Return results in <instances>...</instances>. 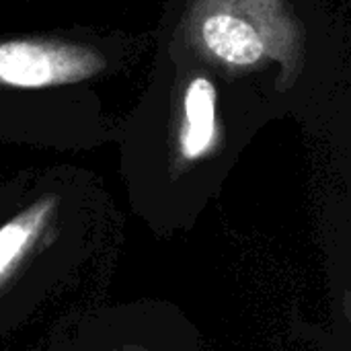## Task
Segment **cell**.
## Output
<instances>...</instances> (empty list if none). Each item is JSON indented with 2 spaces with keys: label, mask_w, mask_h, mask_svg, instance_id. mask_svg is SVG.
Segmentation results:
<instances>
[{
  "label": "cell",
  "mask_w": 351,
  "mask_h": 351,
  "mask_svg": "<svg viewBox=\"0 0 351 351\" xmlns=\"http://www.w3.org/2000/svg\"><path fill=\"white\" fill-rule=\"evenodd\" d=\"M177 35L276 115H321L350 84L341 0H165Z\"/></svg>",
  "instance_id": "1"
},
{
  "label": "cell",
  "mask_w": 351,
  "mask_h": 351,
  "mask_svg": "<svg viewBox=\"0 0 351 351\" xmlns=\"http://www.w3.org/2000/svg\"><path fill=\"white\" fill-rule=\"evenodd\" d=\"M154 31L68 25L0 33V136L93 142L119 134L111 103L140 88Z\"/></svg>",
  "instance_id": "2"
},
{
  "label": "cell",
  "mask_w": 351,
  "mask_h": 351,
  "mask_svg": "<svg viewBox=\"0 0 351 351\" xmlns=\"http://www.w3.org/2000/svg\"><path fill=\"white\" fill-rule=\"evenodd\" d=\"M146 76L119 136L134 169L185 179L222 169L274 117L247 80L199 58L160 12Z\"/></svg>",
  "instance_id": "3"
},
{
  "label": "cell",
  "mask_w": 351,
  "mask_h": 351,
  "mask_svg": "<svg viewBox=\"0 0 351 351\" xmlns=\"http://www.w3.org/2000/svg\"><path fill=\"white\" fill-rule=\"evenodd\" d=\"M53 208V197H41L0 226V286L33 249Z\"/></svg>",
  "instance_id": "4"
},
{
  "label": "cell",
  "mask_w": 351,
  "mask_h": 351,
  "mask_svg": "<svg viewBox=\"0 0 351 351\" xmlns=\"http://www.w3.org/2000/svg\"><path fill=\"white\" fill-rule=\"evenodd\" d=\"M25 2H31V0H25Z\"/></svg>",
  "instance_id": "5"
}]
</instances>
